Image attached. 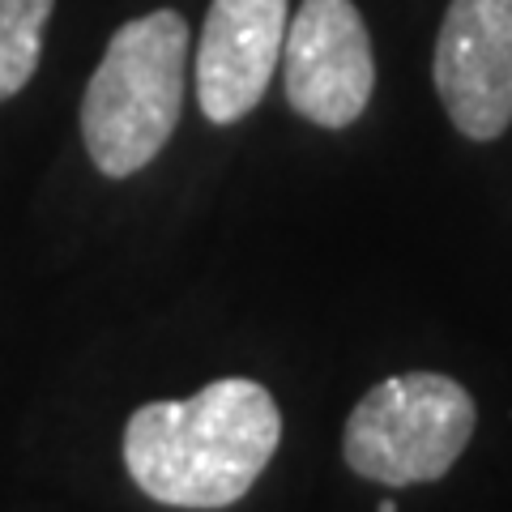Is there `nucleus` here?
<instances>
[{
    "label": "nucleus",
    "mask_w": 512,
    "mask_h": 512,
    "mask_svg": "<svg viewBox=\"0 0 512 512\" xmlns=\"http://www.w3.org/2000/svg\"><path fill=\"white\" fill-rule=\"evenodd\" d=\"M282 440L265 384L227 376L188 402H150L124 427L128 478L167 508H231L244 500Z\"/></svg>",
    "instance_id": "f257e3e1"
},
{
    "label": "nucleus",
    "mask_w": 512,
    "mask_h": 512,
    "mask_svg": "<svg viewBox=\"0 0 512 512\" xmlns=\"http://www.w3.org/2000/svg\"><path fill=\"white\" fill-rule=\"evenodd\" d=\"M188 47V22L175 9H154L111 35L82 99L86 154L107 180L137 175L171 141L184 107Z\"/></svg>",
    "instance_id": "f03ea898"
},
{
    "label": "nucleus",
    "mask_w": 512,
    "mask_h": 512,
    "mask_svg": "<svg viewBox=\"0 0 512 512\" xmlns=\"http://www.w3.org/2000/svg\"><path fill=\"white\" fill-rule=\"evenodd\" d=\"M478 406L466 384L440 372L389 376L363 393L342 431V457L367 483L419 487L457 466L474 436Z\"/></svg>",
    "instance_id": "7ed1b4c3"
},
{
    "label": "nucleus",
    "mask_w": 512,
    "mask_h": 512,
    "mask_svg": "<svg viewBox=\"0 0 512 512\" xmlns=\"http://www.w3.org/2000/svg\"><path fill=\"white\" fill-rule=\"evenodd\" d=\"M286 99L320 128H350L376 90V56L355 0H303L282 39Z\"/></svg>",
    "instance_id": "20e7f679"
},
{
    "label": "nucleus",
    "mask_w": 512,
    "mask_h": 512,
    "mask_svg": "<svg viewBox=\"0 0 512 512\" xmlns=\"http://www.w3.org/2000/svg\"><path fill=\"white\" fill-rule=\"evenodd\" d=\"M431 77L461 137H504L512 124V0H453L436 35Z\"/></svg>",
    "instance_id": "39448f33"
},
{
    "label": "nucleus",
    "mask_w": 512,
    "mask_h": 512,
    "mask_svg": "<svg viewBox=\"0 0 512 512\" xmlns=\"http://www.w3.org/2000/svg\"><path fill=\"white\" fill-rule=\"evenodd\" d=\"M286 0H214L197 43V103L210 124H235L265 99L282 60Z\"/></svg>",
    "instance_id": "423d86ee"
},
{
    "label": "nucleus",
    "mask_w": 512,
    "mask_h": 512,
    "mask_svg": "<svg viewBox=\"0 0 512 512\" xmlns=\"http://www.w3.org/2000/svg\"><path fill=\"white\" fill-rule=\"evenodd\" d=\"M52 5L56 0H0V103L35 77Z\"/></svg>",
    "instance_id": "0eeeda50"
},
{
    "label": "nucleus",
    "mask_w": 512,
    "mask_h": 512,
    "mask_svg": "<svg viewBox=\"0 0 512 512\" xmlns=\"http://www.w3.org/2000/svg\"><path fill=\"white\" fill-rule=\"evenodd\" d=\"M380 512H397V500H380Z\"/></svg>",
    "instance_id": "6e6552de"
}]
</instances>
